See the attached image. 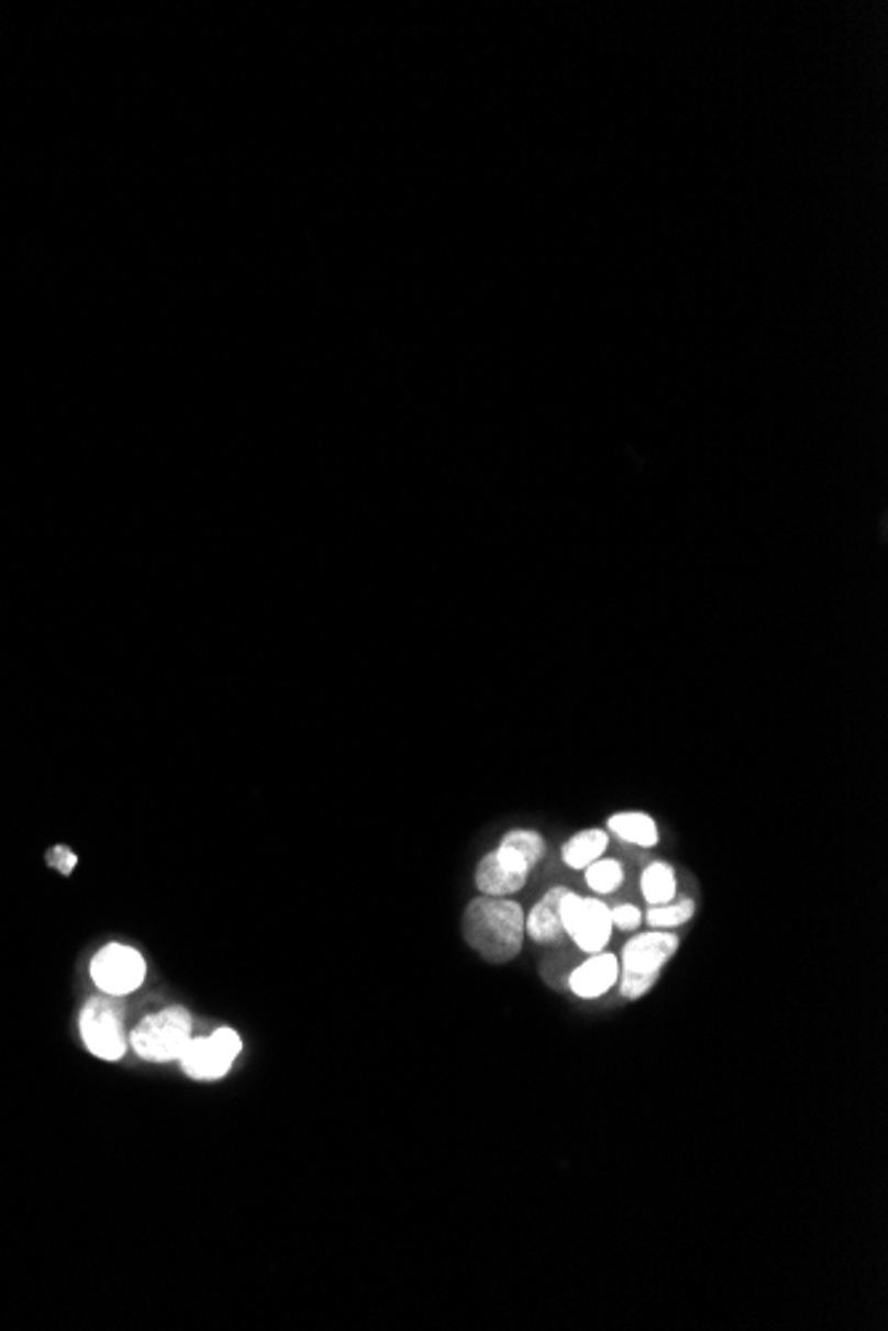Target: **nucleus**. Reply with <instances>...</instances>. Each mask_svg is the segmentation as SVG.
Segmentation results:
<instances>
[{"label":"nucleus","instance_id":"nucleus-1","mask_svg":"<svg viewBox=\"0 0 888 1331\" xmlns=\"http://www.w3.org/2000/svg\"><path fill=\"white\" fill-rule=\"evenodd\" d=\"M463 935L487 963H511L524 946V909L511 896H479L463 912Z\"/></svg>","mask_w":888,"mask_h":1331},{"label":"nucleus","instance_id":"nucleus-6","mask_svg":"<svg viewBox=\"0 0 888 1331\" xmlns=\"http://www.w3.org/2000/svg\"><path fill=\"white\" fill-rule=\"evenodd\" d=\"M80 1034L86 1047L101 1061L123 1058L125 1047H129L123 1018L110 999H88L80 1012Z\"/></svg>","mask_w":888,"mask_h":1331},{"label":"nucleus","instance_id":"nucleus-14","mask_svg":"<svg viewBox=\"0 0 888 1331\" xmlns=\"http://www.w3.org/2000/svg\"><path fill=\"white\" fill-rule=\"evenodd\" d=\"M676 869L665 862H652L642 872V894L650 901V907L657 903H668L676 899Z\"/></svg>","mask_w":888,"mask_h":1331},{"label":"nucleus","instance_id":"nucleus-9","mask_svg":"<svg viewBox=\"0 0 888 1331\" xmlns=\"http://www.w3.org/2000/svg\"><path fill=\"white\" fill-rule=\"evenodd\" d=\"M620 978V960L609 952L591 954L580 967H575L569 976V989L580 999H599L604 997L612 986H618Z\"/></svg>","mask_w":888,"mask_h":1331},{"label":"nucleus","instance_id":"nucleus-5","mask_svg":"<svg viewBox=\"0 0 888 1331\" xmlns=\"http://www.w3.org/2000/svg\"><path fill=\"white\" fill-rule=\"evenodd\" d=\"M240 1050H243V1042H240L237 1031L219 1029V1031H213V1036L189 1040L187 1050H184V1055L179 1061H181L184 1072L192 1076V1079L211 1082V1079H221V1076L230 1072L234 1058L240 1055Z\"/></svg>","mask_w":888,"mask_h":1331},{"label":"nucleus","instance_id":"nucleus-7","mask_svg":"<svg viewBox=\"0 0 888 1331\" xmlns=\"http://www.w3.org/2000/svg\"><path fill=\"white\" fill-rule=\"evenodd\" d=\"M147 976V963L136 949L123 944H110L93 957L91 978L101 991L112 997H123L136 991Z\"/></svg>","mask_w":888,"mask_h":1331},{"label":"nucleus","instance_id":"nucleus-13","mask_svg":"<svg viewBox=\"0 0 888 1331\" xmlns=\"http://www.w3.org/2000/svg\"><path fill=\"white\" fill-rule=\"evenodd\" d=\"M477 888L481 890V896H513L524 888V880L506 872L503 866L495 862L492 853H487L477 866Z\"/></svg>","mask_w":888,"mask_h":1331},{"label":"nucleus","instance_id":"nucleus-17","mask_svg":"<svg viewBox=\"0 0 888 1331\" xmlns=\"http://www.w3.org/2000/svg\"><path fill=\"white\" fill-rule=\"evenodd\" d=\"M642 922H644L642 909L633 907V903H620V907L612 909V925L618 928V931H639Z\"/></svg>","mask_w":888,"mask_h":1331},{"label":"nucleus","instance_id":"nucleus-18","mask_svg":"<svg viewBox=\"0 0 888 1331\" xmlns=\"http://www.w3.org/2000/svg\"><path fill=\"white\" fill-rule=\"evenodd\" d=\"M48 864L56 866L62 875H69V872L75 869V864H78V856H75L69 848H65V845H56V848L48 853Z\"/></svg>","mask_w":888,"mask_h":1331},{"label":"nucleus","instance_id":"nucleus-8","mask_svg":"<svg viewBox=\"0 0 888 1331\" xmlns=\"http://www.w3.org/2000/svg\"><path fill=\"white\" fill-rule=\"evenodd\" d=\"M543 853H545V843H543L541 832L513 830L506 834L503 840H500L498 848L492 851V858L503 866L506 872H511L513 877H519V880L526 883L530 872L541 864Z\"/></svg>","mask_w":888,"mask_h":1331},{"label":"nucleus","instance_id":"nucleus-15","mask_svg":"<svg viewBox=\"0 0 888 1331\" xmlns=\"http://www.w3.org/2000/svg\"><path fill=\"white\" fill-rule=\"evenodd\" d=\"M697 912V903L695 899H689V896H681V899H674L668 903H657V907L646 909L644 920L646 925L652 928V931H674V928L687 925V922L695 917Z\"/></svg>","mask_w":888,"mask_h":1331},{"label":"nucleus","instance_id":"nucleus-12","mask_svg":"<svg viewBox=\"0 0 888 1331\" xmlns=\"http://www.w3.org/2000/svg\"><path fill=\"white\" fill-rule=\"evenodd\" d=\"M609 834L604 830H582L562 845V858L569 869H586L596 858L604 856Z\"/></svg>","mask_w":888,"mask_h":1331},{"label":"nucleus","instance_id":"nucleus-11","mask_svg":"<svg viewBox=\"0 0 888 1331\" xmlns=\"http://www.w3.org/2000/svg\"><path fill=\"white\" fill-rule=\"evenodd\" d=\"M607 827L614 838H620L623 843L639 845V848H655V845L659 843V827H657V821L650 817V813H642V811L612 813L607 821Z\"/></svg>","mask_w":888,"mask_h":1331},{"label":"nucleus","instance_id":"nucleus-2","mask_svg":"<svg viewBox=\"0 0 888 1331\" xmlns=\"http://www.w3.org/2000/svg\"><path fill=\"white\" fill-rule=\"evenodd\" d=\"M678 952V939L670 931L639 933L623 946L620 954V995L625 999H642L657 984L659 973Z\"/></svg>","mask_w":888,"mask_h":1331},{"label":"nucleus","instance_id":"nucleus-10","mask_svg":"<svg viewBox=\"0 0 888 1331\" xmlns=\"http://www.w3.org/2000/svg\"><path fill=\"white\" fill-rule=\"evenodd\" d=\"M567 890L569 888H562V885L559 888H551L548 894L535 903V909H532L530 914H524V933L530 935L532 941H537V944L543 946L559 944L564 935L559 903Z\"/></svg>","mask_w":888,"mask_h":1331},{"label":"nucleus","instance_id":"nucleus-3","mask_svg":"<svg viewBox=\"0 0 888 1331\" xmlns=\"http://www.w3.org/2000/svg\"><path fill=\"white\" fill-rule=\"evenodd\" d=\"M192 1040V1018L184 1008H168L144 1018L131 1034V1047L136 1055L152 1063L179 1061Z\"/></svg>","mask_w":888,"mask_h":1331},{"label":"nucleus","instance_id":"nucleus-4","mask_svg":"<svg viewBox=\"0 0 888 1331\" xmlns=\"http://www.w3.org/2000/svg\"><path fill=\"white\" fill-rule=\"evenodd\" d=\"M559 914L564 933L575 941L577 949H582L586 954L604 952V946L609 944L614 931L612 907H607V903L596 899V896L593 899H586V896H577L573 890H567L559 903Z\"/></svg>","mask_w":888,"mask_h":1331},{"label":"nucleus","instance_id":"nucleus-16","mask_svg":"<svg viewBox=\"0 0 888 1331\" xmlns=\"http://www.w3.org/2000/svg\"><path fill=\"white\" fill-rule=\"evenodd\" d=\"M625 880L623 864L614 858H596L593 864L586 866V883L596 896H609L620 888Z\"/></svg>","mask_w":888,"mask_h":1331}]
</instances>
